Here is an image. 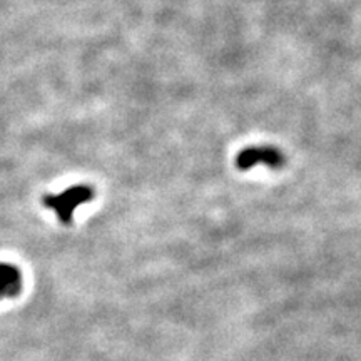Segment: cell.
I'll list each match as a JSON object with an SVG mask.
<instances>
[{
  "instance_id": "obj_1",
  "label": "cell",
  "mask_w": 361,
  "mask_h": 361,
  "mask_svg": "<svg viewBox=\"0 0 361 361\" xmlns=\"http://www.w3.org/2000/svg\"><path fill=\"white\" fill-rule=\"evenodd\" d=\"M94 197H96V189L92 186H89V184H75V186H72L61 194H56V196L54 194L44 196L42 202L45 207L56 211L61 223L71 224L75 207L80 204H87Z\"/></svg>"
},
{
  "instance_id": "obj_2",
  "label": "cell",
  "mask_w": 361,
  "mask_h": 361,
  "mask_svg": "<svg viewBox=\"0 0 361 361\" xmlns=\"http://www.w3.org/2000/svg\"><path fill=\"white\" fill-rule=\"evenodd\" d=\"M261 164L271 169H281L286 164V157L283 151L274 146H250L236 156V168L239 171H250Z\"/></svg>"
},
{
  "instance_id": "obj_3",
  "label": "cell",
  "mask_w": 361,
  "mask_h": 361,
  "mask_svg": "<svg viewBox=\"0 0 361 361\" xmlns=\"http://www.w3.org/2000/svg\"><path fill=\"white\" fill-rule=\"evenodd\" d=\"M22 290V274L17 266L0 263V300L19 296Z\"/></svg>"
}]
</instances>
